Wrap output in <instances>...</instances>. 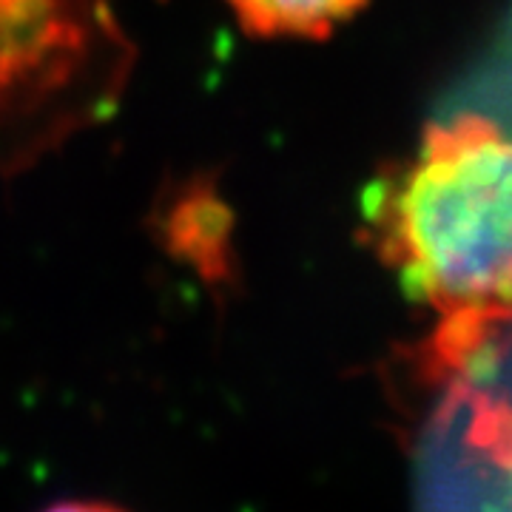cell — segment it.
Instances as JSON below:
<instances>
[{
  "label": "cell",
  "mask_w": 512,
  "mask_h": 512,
  "mask_svg": "<svg viewBox=\"0 0 512 512\" xmlns=\"http://www.w3.org/2000/svg\"><path fill=\"white\" fill-rule=\"evenodd\" d=\"M376 248L439 316L433 356L464 365L512 328V128L456 114L370 194Z\"/></svg>",
  "instance_id": "6da1fadb"
},
{
  "label": "cell",
  "mask_w": 512,
  "mask_h": 512,
  "mask_svg": "<svg viewBox=\"0 0 512 512\" xmlns=\"http://www.w3.org/2000/svg\"><path fill=\"white\" fill-rule=\"evenodd\" d=\"M134 63L117 0H0V177L106 123Z\"/></svg>",
  "instance_id": "7a4b0ae2"
},
{
  "label": "cell",
  "mask_w": 512,
  "mask_h": 512,
  "mask_svg": "<svg viewBox=\"0 0 512 512\" xmlns=\"http://www.w3.org/2000/svg\"><path fill=\"white\" fill-rule=\"evenodd\" d=\"M231 211L214 191L188 188L183 191L165 220V239L171 254L185 256L197 265L205 282H225L231 274L228 237H231Z\"/></svg>",
  "instance_id": "3957f363"
},
{
  "label": "cell",
  "mask_w": 512,
  "mask_h": 512,
  "mask_svg": "<svg viewBox=\"0 0 512 512\" xmlns=\"http://www.w3.org/2000/svg\"><path fill=\"white\" fill-rule=\"evenodd\" d=\"M254 37H325L367 0H225Z\"/></svg>",
  "instance_id": "277c9868"
},
{
  "label": "cell",
  "mask_w": 512,
  "mask_h": 512,
  "mask_svg": "<svg viewBox=\"0 0 512 512\" xmlns=\"http://www.w3.org/2000/svg\"><path fill=\"white\" fill-rule=\"evenodd\" d=\"M40 512H128L111 501H97V498H72V501H57L52 507Z\"/></svg>",
  "instance_id": "5b68a950"
}]
</instances>
